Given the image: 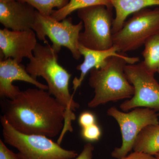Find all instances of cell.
Returning <instances> with one entry per match:
<instances>
[{
    "mask_svg": "<svg viewBox=\"0 0 159 159\" xmlns=\"http://www.w3.org/2000/svg\"><path fill=\"white\" fill-rule=\"evenodd\" d=\"M3 116L16 129L27 134L50 138L61 134L64 126L66 108L45 90L21 91L6 102Z\"/></svg>",
    "mask_w": 159,
    "mask_h": 159,
    "instance_id": "obj_1",
    "label": "cell"
},
{
    "mask_svg": "<svg viewBox=\"0 0 159 159\" xmlns=\"http://www.w3.org/2000/svg\"><path fill=\"white\" fill-rule=\"evenodd\" d=\"M58 54L48 43L46 46L37 43L26 69L35 79L42 77L47 83L48 92L65 107L64 126L60 135L63 138L67 132L73 131L72 122L76 119L74 111L80 105L69 90L72 74L60 64Z\"/></svg>",
    "mask_w": 159,
    "mask_h": 159,
    "instance_id": "obj_2",
    "label": "cell"
},
{
    "mask_svg": "<svg viewBox=\"0 0 159 159\" xmlns=\"http://www.w3.org/2000/svg\"><path fill=\"white\" fill-rule=\"evenodd\" d=\"M126 64L122 57L112 56L107 59L102 67L90 71L89 84L93 89L94 96L88 102L89 107L95 108L133 96L134 89L125 76Z\"/></svg>",
    "mask_w": 159,
    "mask_h": 159,
    "instance_id": "obj_3",
    "label": "cell"
},
{
    "mask_svg": "<svg viewBox=\"0 0 159 159\" xmlns=\"http://www.w3.org/2000/svg\"><path fill=\"white\" fill-rule=\"evenodd\" d=\"M1 122L4 142L16 148L22 159H73L78 155L77 152L62 148L46 136L20 132L3 116Z\"/></svg>",
    "mask_w": 159,
    "mask_h": 159,
    "instance_id": "obj_4",
    "label": "cell"
},
{
    "mask_svg": "<svg viewBox=\"0 0 159 159\" xmlns=\"http://www.w3.org/2000/svg\"><path fill=\"white\" fill-rule=\"evenodd\" d=\"M113 9L97 5L78 9L84 31L80 34L79 44L89 49L106 50L114 46L112 39Z\"/></svg>",
    "mask_w": 159,
    "mask_h": 159,
    "instance_id": "obj_5",
    "label": "cell"
},
{
    "mask_svg": "<svg viewBox=\"0 0 159 159\" xmlns=\"http://www.w3.org/2000/svg\"><path fill=\"white\" fill-rule=\"evenodd\" d=\"M83 26L81 21L78 24H73L71 17L59 21L51 16L44 15L37 11L32 30L37 38L46 44L48 43L46 39L48 36L52 43L51 47L57 53L65 47L70 51L74 59L78 60L81 56L78 49L79 35Z\"/></svg>",
    "mask_w": 159,
    "mask_h": 159,
    "instance_id": "obj_6",
    "label": "cell"
},
{
    "mask_svg": "<svg viewBox=\"0 0 159 159\" xmlns=\"http://www.w3.org/2000/svg\"><path fill=\"white\" fill-rule=\"evenodd\" d=\"M159 33V7L145 8L135 12L125 21L122 29L112 35L114 45L122 53L134 51Z\"/></svg>",
    "mask_w": 159,
    "mask_h": 159,
    "instance_id": "obj_7",
    "label": "cell"
},
{
    "mask_svg": "<svg viewBox=\"0 0 159 159\" xmlns=\"http://www.w3.org/2000/svg\"><path fill=\"white\" fill-rule=\"evenodd\" d=\"M107 114L118 122L122 135V145L111 153V157L117 159L126 156L133 149L137 137L143 129L148 125L159 124L157 113L145 107H137L125 113L112 107L108 109Z\"/></svg>",
    "mask_w": 159,
    "mask_h": 159,
    "instance_id": "obj_8",
    "label": "cell"
},
{
    "mask_svg": "<svg viewBox=\"0 0 159 159\" xmlns=\"http://www.w3.org/2000/svg\"><path fill=\"white\" fill-rule=\"evenodd\" d=\"M125 73L134 86V93L120 104V109L126 112L137 107H145L153 110L159 115V83L155 74L147 70L142 62L126 64Z\"/></svg>",
    "mask_w": 159,
    "mask_h": 159,
    "instance_id": "obj_9",
    "label": "cell"
},
{
    "mask_svg": "<svg viewBox=\"0 0 159 159\" xmlns=\"http://www.w3.org/2000/svg\"><path fill=\"white\" fill-rule=\"evenodd\" d=\"M36 34L32 29L13 31L0 29L1 58H11L21 63L23 58L29 59L37 44Z\"/></svg>",
    "mask_w": 159,
    "mask_h": 159,
    "instance_id": "obj_10",
    "label": "cell"
},
{
    "mask_svg": "<svg viewBox=\"0 0 159 159\" xmlns=\"http://www.w3.org/2000/svg\"><path fill=\"white\" fill-rule=\"evenodd\" d=\"M16 80L29 83L38 89L48 90V85L33 78L21 63L11 58L1 59L0 97L9 99L16 97L21 91L18 87L13 84V82Z\"/></svg>",
    "mask_w": 159,
    "mask_h": 159,
    "instance_id": "obj_11",
    "label": "cell"
},
{
    "mask_svg": "<svg viewBox=\"0 0 159 159\" xmlns=\"http://www.w3.org/2000/svg\"><path fill=\"white\" fill-rule=\"evenodd\" d=\"M78 49L84 59L83 62L76 67L77 70L80 71V74L79 77H75L73 80L74 94L81 86L89 72L92 69L102 67L108 57L112 56L122 57L128 64H134L139 61V57H129L125 53L119 52L118 48L115 45L108 50H96L89 49L79 44Z\"/></svg>",
    "mask_w": 159,
    "mask_h": 159,
    "instance_id": "obj_12",
    "label": "cell"
},
{
    "mask_svg": "<svg viewBox=\"0 0 159 159\" xmlns=\"http://www.w3.org/2000/svg\"><path fill=\"white\" fill-rule=\"evenodd\" d=\"M37 10L28 3L18 1L0 2V23L13 31L32 29Z\"/></svg>",
    "mask_w": 159,
    "mask_h": 159,
    "instance_id": "obj_13",
    "label": "cell"
},
{
    "mask_svg": "<svg viewBox=\"0 0 159 159\" xmlns=\"http://www.w3.org/2000/svg\"><path fill=\"white\" fill-rule=\"evenodd\" d=\"M111 2L116 11L112 28L113 34L122 29L129 16L147 7L159 6V0H111Z\"/></svg>",
    "mask_w": 159,
    "mask_h": 159,
    "instance_id": "obj_14",
    "label": "cell"
},
{
    "mask_svg": "<svg viewBox=\"0 0 159 159\" xmlns=\"http://www.w3.org/2000/svg\"><path fill=\"white\" fill-rule=\"evenodd\" d=\"M133 150L152 156L159 152V124L148 125L140 132Z\"/></svg>",
    "mask_w": 159,
    "mask_h": 159,
    "instance_id": "obj_15",
    "label": "cell"
},
{
    "mask_svg": "<svg viewBox=\"0 0 159 159\" xmlns=\"http://www.w3.org/2000/svg\"><path fill=\"white\" fill-rule=\"evenodd\" d=\"M97 5L105 6L109 9H113L111 0H70L67 5L63 8L54 10L51 16L60 21L78 9Z\"/></svg>",
    "mask_w": 159,
    "mask_h": 159,
    "instance_id": "obj_16",
    "label": "cell"
},
{
    "mask_svg": "<svg viewBox=\"0 0 159 159\" xmlns=\"http://www.w3.org/2000/svg\"><path fill=\"white\" fill-rule=\"evenodd\" d=\"M144 45L142 53L144 60L142 62L147 70L155 74L159 65V33L149 38Z\"/></svg>",
    "mask_w": 159,
    "mask_h": 159,
    "instance_id": "obj_17",
    "label": "cell"
},
{
    "mask_svg": "<svg viewBox=\"0 0 159 159\" xmlns=\"http://www.w3.org/2000/svg\"><path fill=\"white\" fill-rule=\"evenodd\" d=\"M28 3L41 14L51 16L54 11V8L61 9L67 5L70 0H16Z\"/></svg>",
    "mask_w": 159,
    "mask_h": 159,
    "instance_id": "obj_18",
    "label": "cell"
},
{
    "mask_svg": "<svg viewBox=\"0 0 159 159\" xmlns=\"http://www.w3.org/2000/svg\"><path fill=\"white\" fill-rule=\"evenodd\" d=\"M102 133L99 125L95 123L87 127L82 128L81 136L83 139L89 142L98 141Z\"/></svg>",
    "mask_w": 159,
    "mask_h": 159,
    "instance_id": "obj_19",
    "label": "cell"
},
{
    "mask_svg": "<svg viewBox=\"0 0 159 159\" xmlns=\"http://www.w3.org/2000/svg\"><path fill=\"white\" fill-rule=\"evenodd\" d=\"M78 123L82 128L87 127L96 123V118L91 112H83L78 118Z\"/></svg>",
    "mask_w": 159,
    "mask_h": 159,
    "instance_id": "obj_20",
    "label": "cell"
},
{
    "mask_svg": "<svg viewBox=\"0 0 159 159\" xmlns=\"http://www.w3.org/2000/svg\"><path fill=\"white\" fill-rule=\"evenodd\" d=\"M0 159H22L17 154L14 153L0 139Z\"/></svg>",
    "mask_w": 159,
    "mask_h": 159,
    "instance_id": "obj_21",
    "label": "cell"
},
{
    "mask_svg": "<svg viewBox=\"0 0 159 159\" xmlns=\"http://www.w3.org/2000/svg\"><path fill=\"white\" fill-rule=\"evenodd\" d=\"M93 145L91 143H88L84 146L82 151L79 155L74 159H93Z\"/></svg>",
    "mask_w": 159,
    "mask_h": 159,
    "instance_id": "obj_22",
    "label": "cell"
},
{
    "mask_svg": "<svg viewBox=\"0 0 159 159\" xmlns=\"http://www.w3.org/2000/svg\"><path fill=\"white\" fill-rule=\"evenodd\" d=\"M119 159H157L154 156L139 152L134 151L126 156Z\"/></svg>",
    "mask_w": 159,
    "mask_h": 159,
    "instance_id": "obj_23",
    "label": "cell"
},
{
    "mask_svg": "<svg viewBox=\"0 0 159 159\" xmlns=\"http://www.w3.org/2000/svg\"><path fill=\"white\" fill-rule=\"evenodd\" d=\"M14 1H16V0H0V2H8Z\"/></svg>",
    "mask_w": 159,
    "mask_h": 159,
    "instance_id": "obj_24",
    "label": "cell"
},
{
    "mask_svg": "<svg viewBox=\"0 0 159 159\" xmlns=\"http://www.w3.org/2000/svg\"><path fill=\"white\" fill-rule=\"evenodd\" d=\"M154 156L157 159H159V152H157V153Z\"/></svg>",
    "mask_w": 159,
    "mask_h": 159,
    "instance_id": "obj_25",
    "label": "cell"
},
{
    "mask_svg": "<svg viewBox=\"0 0 159 159\" xmlns=\"http://www.w3.org/2000/svg\"><path fill=\"white\" fill-rule=\"evenodd\" d=\"M157 73H158L159 74V65L158 66V67L157 70Z\"/></svg>",
    "mask_w": 159,
    "mask_h": 159,
    "instance_id": "obj_26",
    "label": "cell"
}]
</instances>
